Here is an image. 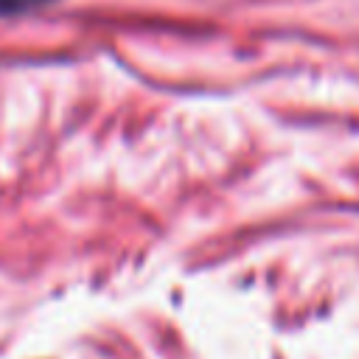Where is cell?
Listing matches in <instances>:
<instances>
[{"instance_id": "1", "label": "cell", "mask_w": 359, "mask_h": 359, "mask_svg": "<svg viewBox=\"0 0 359 359\" xmlns=\"http://www.w3.org/2000/svg\"><path fill=\"white\" fill-rule=\"evenodd\" d=\"M42 3H50V0H0V14H20V11H31Z\"/></svg>"}]
</instances>
